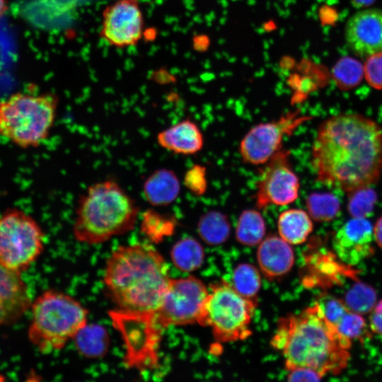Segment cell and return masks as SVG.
<instances>
[{
    "instance_id": "1",
    "label": "cell",
    "mask_w": 382,
    "mask_h": 382,
    "mask_svg": "<svg viewBox=\"0 0 382 382\" xmlns=\"http://www.w3.org/2000/svg\"><path fill=\"white\" fill-rule=\"evenodd\" d=\"M311 163L318 181L350 192L376 183L382 173V129L359 114L332 116L317 131Z\"/></svg>"
},
{
    "instance_id": "2",
    "label": "cell",
    "mask_w": 382,
    "mask_h": 382,
    "mask_svg": "<svg viewBox=\"0 0 382 382\" xmlns=\"http://www.w3.org/2000/svg\"><path fill=\"white\" fill-rule=\"evenodd\" d=\"M271 345L282 352L286 368H310L338 374L350 358L351 340L324 316L318 303L279 320Z\"/></svg>"
},
{
    "instance_id": "3",
    "label": "cell",
    "mask_w": 382,
    "mask_h": 382,
    "mask_svg": "<svg viewBox=\"0 0 382 382\" xmlns=\"http://www.w3.org/2000/svg\"><path fill=\"white\" fill-rule=\"evenodd\" d=\"M168 266L147 243L121 245L112 251L103 281L119 310L148 313L159 306L169 284Z\"/></svg>"
},
{
    "instance_id": "4",
    "label": "cell",
    "mask_w": 382,
    "mask_h": 382,
    "mask_svg": "<svg viewBox=\"0 0 382 382\" xmlns=\"http://www.w3.org/2000/svg\"><path fill=\"white\" fill-rule=\"evenodd\" d=\"M139 207L111 179L90 185L80 196L76 208L73 234L81 243L96 245L132 230Z\"/></svg>"
},
{
    "instance_id": "5",
    "label": "cell",
    "mask_w": 382,
    "mask_h": 382,
    "mask_svg": "<svg viewBox=\"0 0 382 382\" xmlns=\"http://www.w3.org/2000/svg\"><path fill=\"white\" fill-rule=\"evenodd\" d=\"M30 308L28 337L43 353L62 349L88 324L86 308L72 296L59 291H44L32 302Z\"/></svg>"
},
{
    "instance_id": "6",
    "label": "cell",
    "mask_w": 382,
    "mask_h": 382,
    "mask_svg": "<svg viewBox=\"0 0 382 382\" xmlns=\"http://www.w3.org/2000/svg\"><path fill=\"white\" fill-rule=\"evenodd\" d=\"M58 104L51 93L11 95L0 101V136L23 149L37 147L50 134Z\"/></svg>"
},
{
    "instance_id": "7",
    "label": "cell",
    "mask_w": 382,
    "mask_h": 382,
    "mask_svg": "<svg viewBox=\"0 0 382 382\" xmlns=\"http://www.w3.org/2000/svg\"><path fill=\"white\" fill-rule=\"evenodd\" d=\"M255 306L224 281L211 286L197 323L211 328L219 342L243 340L252 334L249 326Z\"/></svg>"
},
{
    "instance_id": "8",
    "label": "cell",
    "mask_w": 382,
    "mask_h": 382,
    "mask_svg": "<svg viewBox=\"0 0 382 382\" xmlns=\"http://www.w3.org/2000/svg\"><path fill=\"white\" fill-rule=\"evenodd\" d=\"M45 234L29 214L8 209L0 216V265L19 273L42 253Z\"/></svg>"
},
{
    "instance_id": "9",
    "label": "cell",
    "mask_w": 382,
    "mask_h": 382,
    "mask_svg": "<svg viewBox=\"0 0 382 382\" xmlns=\"http://www.w3.org/2000/svg\"><path fill=\"white\" fill-rule=\"evenodd\" d=\"M208 294L204 283L195 277L171 279L159 306L147 315L161 334L170 326L197 323Z\"/></svg>"
},
{
    "instance_id": "10",
    "label": "cell",
    "mask_w": 382,
    "mask_h": 382,
    "mask_svg": "<svg viewBox=\"0 0 382 382\" xmlns=\"http://www.w3.org/2000/svg\"><path fill=\"white\" fill-rule=\"evenodd\" d=\"M308 117L298 112H289L272 122L253 127L243 137L239 145L242 160L248 164H265L282 149V141L290 136Z\"/></svg>"
},
{
    "instance_id": "11",
    "label": "cell",
    "mask_w": 382,
    "mask_h": 382,
    "mask_svg": "<svg viewBox=\"0 0 382 382\" xmlns=\"http://www.w3.org/2000/svg\"><path fill=\"white\" fill-rule=\"evenodd\" d=\"M290 155L289 150L282 149L263 165L255 193L258 209L288 205L298 198L300 183L290 163Z\"/></svg>"
},
{
    "instance_id": "12",
    "label": "cell",
    "mask_w": 382,
    "mask_h": 382,
    "mask_svg": "<svg viewBox=\"0 0 382 382\" xmlns=\"http://www.w3.org/2000/svg\"><path fill=\"white\" fill-rule=\"evenodd\" d=\"M110 317L125 340L127 364L138 369L156 364L161 338L154 333L144 315L117 310L111 312Z\"/></svg>"
},
{
    "instance_id": "13",
    "label": "cell",
    "mask_w": 382,
    "mask_h": 382,
    "mask_svg": "<svg viewBox=\"0 0 382 382\" xmlns=\"http://www.w3.org/2000/svg\"><path fill=\"white\" fill-rule=\"evenodd\" d=\"M144 25L139 0H117L104 8L99 35L112 47L135 46L143 37Z\"/></svg>"
},
{
    "instance_id": "14",
    "label": "cell",
    "mask_w": 382,
    "mask_h": 382,
    "mask_svg": "<svg viewBox=\"0 0 382 382\" xmlns=\"http://www.w3.org/2000/svg\"><path fill=\"white\" fill-rule=\"evenodd\" d=\"M345 41L357 56H368L382 52V9L365 8L347 20Z\"/></svg>"
},
{
    "instance_id": "15",
    "label": "cell",
    "mask_w": 382,
    "mask_h": 382,
    "mask_svg": "<svg viewBox=\"0 0 382 382\" xmlns=\"http://www.w3.org/2000/svg\"><path fill=\"white\" fill-rule=\"evenodd\" d=\"M374 239L371 223L366 218L352 217L336 232L332 245L343 262L355 265L372 255Z\"/></svg>"
},
{
    "instance_id": "16",
    "label": "cell",
    "mask_w": 382,
    "mask_h": 382,
    "mask_svg": "<svg viewBox=\"0 0 382 382\" xmlns=\"http://www.w3.org/2000/svg\"><path fill=\"white\" fill-rule=\"evenodd\" d=\"M21 274L0 265V326L16 322L31 307Z\"/></svg>"
},
{
    "instance_id": "17",
    "label": "cell",
    "mask_w": 382,
    "mask_h": 382,
    "mask_svg": "<svg viewBox=\"0 0 382 382\" xmlns=\"http://www.w3.org/2000/svg\"><path fill=\"white\" fill-rule=\"evenodd\" d=\"M290 245L274 235L269 236L260 242L257 257L260 270L266 277L277 278L291 270L294 255Z\"/></svg>"
},
{
    "instance_id": "18",
    "label": "cell",
    "mask_w": 382,
    "mask_h": 382,
    "mask_svg": "<svg viewBox=\"0 0 382 382\" xmlns=\"http://www.w3.org/2000/svg\"><path fill=\"white\" fill-rule=\"evenodd\" d=\"M158 144L177 154H195L203 147V134L197 125L190 119L183 120L160 132Z\"/></svg>"
},
{
    "instance_id": "19",
    "label": "cell",
    "mask_w": 382,
    "mask_h": 382,
    "mask_svg": "<svg viewBox=\"0 0 382 382\" xmlns=\"http://www.w3.org/2000/svg\"><path fill=\"white\" fill-rule=\"evenodd\" d=\"M143 195L153 207H165L173 203L179 196L180 183L176 174L168 168H158L144 180Z\"/></svg>"
},
{
    "instance_id": "20",
    "label": "cell",
    "mask_w": 382,
    "mask_h": 382,
    "mask_svg": "<svg viewBox=\"0 0 382 382\" xmlns=\"http://www.w3.org/2000/svg\"><path fill=\"white\" fill-rule=\"evenodd\" d=\"M279 236L291 245L305 242L313 231V222L308 213L300 209L282 212L277 220Z\"/></svg>"
},
{
    "instance_id": "21",
    "label": "cell",
    "mask_w": 382,
    "mask_h": 382,
    "mask_svg": "<svg viewBox=\"0 0 382 382\" xmlns=\"http://www.w3.org/2000/svg\"><path fill=\"white\" fill-rule=\"evenodd\" d=\"M197 231L206 243L209 245H218L228 240L231 224L225 214L212 210L200 217L197 224Z\"/></svg>"
},
{
    "instance_id": "22",
    "label": "cell",
    "mask_w": 382,
    "mask_h": 382,
    "mask_svg": "<svg viewBox=\"0 0 382 382\" xmlns=\"http://www.w3.org/2000/svg\"><path fill=\"white\" fill-rule=\"evenodd\" d=\"M266 233L262 215L256 209L243 210L239 216L236 228V238L241 244L249 247L260 244Z\"/></svg>"
},
{
    "instance_id": "23",
    "label": "cell",
    "mask_w": 382,
    "mask_h": 382,
    "mask_svg": "<svg viewBox=\"0 0 382 382\" xmlns=\"http://www.w3.org/2000/svg\"><path fill=\"white\" fill-rule=\"evenodd\" d=\"M174 265L183 272H192L201 267L204 253L201 244L192 238H185L176 242L170 251Z\"/></svg>"
},
{
    "instance_id": "24",
    "label": "cell",
    "mask_w": 382,
    "mask_h": 382,
    "mask_svg": "<svg viewBox=\"0 0 382 382\" xmlns=\"http://www.w3.org/2000/svg\"><path fill=\"white\" fill-rule=\"evenodd\" d=\"M74 340L81 354L88 357H100L107 352L109 339L105 328L98 325L87 324Z\"/></svg>"
},
{
    "instance_id": "25",
    "label": "cell",
    "mask_w": 382,
    "mask_h": 382,
    "mask_svg": "<svg viewBox=\"0 0 382 382\" xmlns=\"http://www.w3.org/2000/svg\"><path fill=\"white\" fill-rule=\"evenodd\" d=\"M332 78L336 86L342 91L358 86L364 76V65L357 59L345 56L334 64L331 71Z\"/></svg>"
},
{
    "instance_id": "26",
    "label": "cell",
    "mask_w": 382,
    "mask_h": 382,
    "mask_svg": "<svg viewBox=\"0 0 382 382\" xmlns=\"http://www.w3.org/2000/svg\"><path fill=\"white\" fill-rule=\"evenodd\" d=\"M231 285L240 295L257 305L261 279L254 265L249 263L238 265L233 270Z\"/></svg>"
},
{
    "instance_id": "27",
    "label": "cell",
    "mask_w": 382,
    "mask_h": 382,
    "mask_svg": "<svg viewBox=\"0 0 382 382\" xmlns=\"http://www.w3.org/2000/svg\"><path fill=\"white\" fill-rule=\"evenodd\" d=\"M176 223L172 216L149 209L142 214L141 230L151 240L158 241L170 236L175 229Z\"/></svg>"
},
{
    "instance_id": "28",
    "label": "cell",
    "mask_w": 382,
    "mask_h": 382,
    "mask_svg": "<svg viewBox=\"0 0 382 382\" xmlns=\"http://www.w3.org/2000/svg\"><path fill=\"white\" fill-rule=\"evenodd\" d=\"M309 216L316 221H329L340 212V204L337 197L330 192H313L306 200Z\"/></svg>"
},
{
    "instance_id": "29",
    "label": "cell",
    "mask_w": 382,
    "mask_h": 382,
    "mask_svg": "<svg viewBox=\"0 0 382 382\" xmlns=\"http://www.w3.org/2000/svg\"><path fill=\"white\" fill-rule=\"evenodd\" d=\"M343 301L349 311L364 315L374 309L377 303V294L371 286L359 282L347 291Z\"/></svg>"
},
{
    "instance_id": "30",
    "label": "cell",
    "mask_w": 382,
    "mask_h": 382,
    "mask_svg": "<svg viewBox=\"0 0 382 382\" xmlns=\"http://www.w3.org/2000/svg\"><path fill=\"white\" fill-rule=\"evenodd\" d=\"M377 200L376 192L369 187L349 192L347 210L353 218H366L373 212Z\"/></svg>"
},
{
    "instance_id": "31",
    "label": "cell",
    "mask_w": 382,
    "mask_h": 382,
    "mask_svg": "<svg viewBox=\"0 0 382 382\" xmlns=\"http://www.w3.org/2000/svg\"><path fill=\"white\" fill-rule=\"evenodd\" d=\"M335 328L341 335L349 340H363L371 335L363 317L350 311L341 318Z\"/></svg>"
},
{
    "instance_id": "32",
    "label": "cell",
    "mask_w": 382,
    "mask_h": 382,
    "mask_svg": "<svg viewBox=\"0 0 382 382\" xmlns=\"http://www.w3.org/2000/svg\"><path fill=\"white\" fill-rule=\"evenodd\" d=\"M325 318L335 327L341 318L349 311L343 300L323 294L317 301Z\"/></svg>"
},
{
    "instance_id": "33",
    "label": "cell",
    "mask_w": 382,
    "mask_h": 382,
    "mask_svg": "<svg viewBox=\"0 0 382 382\" xmlns=\"http://www.w3.org/2000/svg\"><path fill=\"white\" fill-rule=\"evenodd\" d=\"M184 185L192 194L203 195L207 189V169L204 166L195 164L185 173Z\"/></svg>"
},
{
    "instance_id": "34",
    "label": "cell",
    "mask_w": 382,
    "mask_h": 382,
    "mask_svg": "<svg viewBox=\"0 0 382 382\" xmlns=\"http://www.w3.org/2000/svg\"><path fill=\"white\" fill-rule=\"evenodd\" d=\"M364 69L368 84L376 90H382V52L368 56Z\"/></svg>"
},
{
    "instance_id": "35",
    "label": "cell",
    "mask_w": 382,
    "mask_h": 382,
    "mask_svg": "<svg viewBox=\"0 0 382 382\" xmlns=\"http://www.w3.org/2000/svg\"><path fill=\"white\" fill-rule=\"evenodd\" d=\"M289 371V381H318L324 376L321 373L310 368H296Z\"/></svg>"
},
{
    "instance_id": "36",
    "label": "cell",
    "mask_w": 382,
    "mask_h": 382,
    "mask_svg": "<svg viewBox=\"0 0 382 382\" xmlns=\"http://www.w3.org/2000/svg\"><path fill=\"white\" fill-rule=\"evenodd\" d=\"M371 331L382 335V299L376 303L369 316Z\"/></svg>"
},
{
    "instance_id": "37",
    "label": "cell",
    "mask_w": 382,
    "mask_h": 382,
    "mask_svg": "<svg viewBox=\"0 0 382 382\" xmlns=\"http://www.w3.org/2000/svg\"><path fill=\"white\" fill-rule=\"evenodd\" d=\"M374 236L377 245L382 249V216L374 226Z\"/></svg>"
},
{
    "instance_id": "38",
    "label": "cell",
    "mask_w": 382,
    "mask_h": 382,
    "mask_svg": "<svg viewBox=\"0 0 382 382\" xmlns=\"http://www.w3.org/2000/svg\"><path fill=\"white\" fill-rule=\"evenodd\" d=\"M352 5L356 8H365L372 5L376 0H351Z\"/></svg>"
},
{
    "instance_id": "39",
    "label": "cell",
    "mask_w": 382,
    "mask_h": 382,
    "mask_svg": "<svg viewBox=\"0 0 382 382\" xmlns=\"http://www.w3.org/2000/svg\"><path fill=\"white\" fill-rule=\"evenodd\" d=\"M8 8L7 1L0 0V18L6 13Z\"/></svg>"
},
{
    "instance_id": "40",
    "label": "cell",
    "mask_w": 382,
    "mask_h": 382,
    "mask_svg": "<svg viewBox=\"0 0 382 382\" xmlns=\"http://www.w3.org/2000/svg\"><path fill=\"white\" fill-rule=\"evenodd\" d=\"M6 380L4 376L0 374V382L4 381Z\"/></svg>"
}]
</instances>
